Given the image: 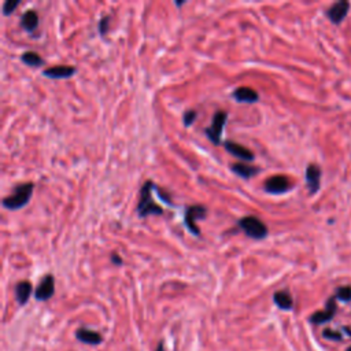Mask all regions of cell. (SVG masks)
Here are the masks:
<instances>
[{
    "instance_id": "cell-1",
    "label": "cell",
    "mask_w": 351,
    "mask_h": 351,
    "mask_svg": "<svg viewBox=\"0 0 351 351\" xmlns=\"http://www.w3.org/2000/svg\"><path fill=\"white\" fill-rule=\"evenodd\" d=\"M35 185L32 182H24V184H18L14 188L11 195L6 196L3 199V206L8 209V210H18V209H22L24 206H26L29 203L30 198H32V193H33Z\"/></svg>"
},
{
    "instance_id": "cell-2",
    "label": "cell",
    "mask_w": 351,
    "mask_h": 351,
    "mask_svg": "<svg viewBox=\"0 0 351 351\" xmlns=\"http://www.w3.org/2000/svg\"><path fill=\"white\" fill-rule=\"evenodd\" d=\"M155 188V184L152 181H147L140 191V200L137 205V214L140 218H146L148 216H161L164 214V209L158 206L151 196V189Z\"/></svg>"
},
{
    "instance_id": "cell-3",
    "label": "cell",
    "mask_w": 351,
    "mask_h": 351,
    "mask_svg": "<svg viewBox=\"0 0 351 351\" xmlns=\"http://www.w3.org/2000/svg\"><path fill=\"white\" fill-rule=\"evenodd\" d=\"M237 224H239L240 228L243 229V232H244L248 237H251V239L261 240L263 239V237H266V234H268L266 225H265L259 218H257V217H243V218H240Z\"/></svg>"
},
{
    "instance_id": "cell-4",
    "label": "cell",
    "mask_w": 351,
    "mask_h": 351,
    "mask_svg": "<svg viewBox=\"0 0 351 351\" xmlns=\"http://www.w3.org/2000/svg\"><path fill=\"white\" fill-rule=\"evenodd\" d=\"M227 118H228V114L225 112H217L213 117V122L209 128L205 129L206 136L210 139V141L213 144L218 146L221 143V135H223L224 126L227 123Z\"/></svg>"
},
{
    "instance_id": "cell-5",
    "label": "cell",
    "mask_w": 351,
    "mask_h": 351,
    "mask_svg": "<svg viewBox=\"0 0 351 351\" xmlns=\"http://www.w3.org/2000/svg\"><path fill=\"white\" fill-rule=\"evenodd\" d=\"M207 216V211H206L205 206L202 205H195V206H189L187 210H185V225L187 228L191 231V234H193L195 236H199V228L195 225V221L196 220H203Z\"/></svg>"
},
{
    "instance_id": "cell-6",
    "label": "cell",
    "mask_w": 351,
    "mask_h": 351,
    "mask_svg": "<svg viewBox=\"0 0 351 351\" xmlns=\"http://www.w3.org/2000/svg\"><path fill=\"white\" fill-rule=\"evenodd\" d=\"M263 188L268 193H273V195H279V193L287 192L288 189L291 188V181L287 176L284 175H276L269 177L265 184Z\"/></svg>"
},
{
    "instance_id": "cell-7",
    "label": "cell",
    "mask_w": 351,
    "mask_h": 351,
    "mask_svg": "<svg viewBox=\"0 0 351 351\" xmlns=\"http://www.w3.org/2000/svg\"><path fill=\"white\" fill-rule=\"evenodd\" d=\"M54 292H55V281L53 276L47 275L36 288L35 298L37 300H48L53 296Z\"/></svg>"
},
{
    "instance_id": "cell-8",
    "label": "cell",
    "mask_w": 351,
    "mask_h": 351,
    "mask_svg": "<svg viewBox=\"0 0 351 351\" xmlns=\"http://www.w3.org/2000/svg\"><path fill=\"white\" fill-rule=\"evenodd\" d=\"M335 311H336V302H335V296H332V298L328 299L325 309L314 313V314L310 317V321L313 322V324H317V325L331 321V320L334 318Z\"/></svg>"
},
{
    "instance_id": "cell-9",
    "label": "cell",
    "mask_w": 351,
    "mask_h": 351,
    "mask_svg": "<svg viewBox=\"0 0 351 351\" xmlns=\"http://www.w3.org/2000/svg\"><path fill=\"white\" fill-rule=\"evenodd\" d=\"M349 8H350V3L346 1V0H342V1L335 3L334 6L329 7V10L327 11V15L334 24H340L346 18V15H347Z\"/></svg>"
},
{
    "instance_id": "cell-10",
    "label": "cell",
    "mask_w": 351,
    "mask_h": 351,
    "mask_svg": "<svg viewBox=\"0 0 351 351\" xmlns=\"http://www.w3.org/2000/svg\"><path fill=\"white\" fill-rule=\"evenodd\" d=\"M76 73L74 66H66V64H58L44 69L43 74L50 78H69Z\"/></svg>"
},
{
    "instance_id": "cell-11",
    "label": "cell",
    "mask_w": 351,
    "mask_h": 351,
    "mask_svg": "<svg viewBox=\"0 0 351 351\" xmlns=\"http://www.w3.org/2000/svg\"><path fill=\"white\" fill-rule=\"evenodd\" d=\"M320 180H321V169L317 165L311 164L306 169V181L310 193H316L320 188Z\"/></svg>"
},
{
    "instance_id": "cell-12",
    "label": "cell",
    "mask_w": 351,
    "mask_h": 351,
    "mask_svg": "<svg viewBox=\"0 0 351 351\" xmlns=\"http://www.w3.org/2000/svg\"><path fill=\"white\" fill-rule=\"evenodd\" d=\"M224 147L229 154H232L236 158H240L241 161H254V154L247 147L240 146L234 141H225Z\"/></svg>"
},
{
    "instance_id": "cell-13",
    "label": "cell",
    "mask_w": 351,
    "mask_h": 351,
    "mask_svg": "<svg viewBox=\"0 0 351 351\" xmlns=\"http://www.w3.org/2000/svg\"><path fill=\"white\" fill-rule=\"evenodd\" d=\"M234 99L237 102H241V103H255L258 100V92L254 91L252 88L250 87H239L236 88L232 94Z\"/></svg>"
},
{
    "instance_id": "cell-14",
    "label": "cell",
    "mask_w": 351,
    "mask_h": 351,
    "mask_svg": "<svg viewBox=\"0 0 351 351\" xmlns=\"http://www.w3.org/2000/svg\"><path fill=\"white\" fill-rule=\"evenodd\" d=\"M76 338L82 343H87V345H92V346H98L99 343H102V335L95 332V331H91V329H87V328H80L77 329L76 332Z\"/></svg>"
},
{
    "instance_id": "cell-15",
    "label": "cell",
    "mask_w": 351,
    "mask_h": 351,
    "mask_svg": "<svg viewBox=\"0 0 351 351\" xmlns=\"http://www.w3.org/2000/svg\"><path fill=\"white\" fill-rule=\"evenodd\" d=\"M21 25L26 32H35L39 26V14L36 10H26L21 17Z\"/></svg>"
},
{
    "instance_id": "cell-16",
    "label": "cell",
    "mask_w": 351,
    "mask_h": 351,
    "mask_svg": "<svg viewBox=\"0 0 351 351\" xmlns=\"http://www.w3.org/2000/svg\"><path fill=\"white\" fill-rule=\"evenodd\" d=\"M231 170L234 172V173H236L237 176H240V177H243V178H251V177H254L255 175H258L259 173V168H255V166H251V165H246V164H234L232 166H231Z\"/></svg>"
},
{
    "instance_id": "cell-17",
    "label": "cell",
    "mask_w": 351,
    "mask_h": 351,
    "mask_svg": "<svg viewBox=\"0 0 351 351\" xmlns=\"http://www.w3.org/2000/svg\"><path fill=\"white\" fill-rule=\"evenodd\" d=\"M32 295V284L29 281H19L15 287V296L19 304H25Z\"/></svg>"
},
{
    "instance_id": "cell-18",
    "label": "cell",
    "mask_w": 351,
    "mask_h": 351,
    "mask_svg": "<svg viewBox=\"0 0 351 351\" xmlns=\"http://www.w3.org/2000/svg\"><path fill=\"white\" fill-rule=\"evenodd\" d=\"M273 300L275 303L280 307L281 310H291L293 306V300L291 293L288 291H277L273 295Z\"/></svg>"
},
{
    "instance_id": "cell-19",
    "label": "cell",
    "mask_w": 351,
    "mask_h": 351,
    "mask_svg": "<svg viewBox=\"0 0 351 351\" xmlns=\"http://www.w3.org/2000/svg\"><path fill=\"white\" fill-rule=\"evenodd\" d=\"M21 60L24 62L25 64L28 66H32V67H39V66H43L44 64V59L41 58L40 55L35 51H26L21 55Z\"/></svg>"
},
{
    "instance_id": "cell-20",
    "label": "cell",
    "mask_w": 351,
    "mask_h": 351,
    "mask_svg": "<svg viewBox=\"0 0 351 351\" xmlns=\"http://www.w3.org/2000/svg\"><path fill=\"white\" fill-rule=\"evenodd\" d=\"M336 298L343 300V302H350L351 300V287H340L336 291Z\"/></svg>"
},
{
    "instance_id": "cell-21",
    "label": "cell",
    "mask_w": 351,
    "mask_h": 351,
    "mask_svg": "<svg viewBox=\"0 0 351 351\" xmlns=\"http://www.w3.org/2000/svg\"><path fill=\"white\" fill-rule=\"evenodd\" d=\"M19 6V0H7L3 4V14L4 15H10L15 11V8Z\"/></svg>"
},
{
    "instance_id": "cell-22",
    "label": "cell",
    "mask_w": 351,
    "mask_h": 351,
    "mask_svg": "<svg viewBox=\"0 0 351 351\" xmlns=\"http://www.w3.org/2000/svg\"><path fill=\"white\" fill-rule=\"evenodd\" d=\"M322 336L325 338V339H329V340H336V342H339V340L343 339V336L339 334V332H336V331H332V329H324V332H322Z\"/></svg>"
},
{
    "instance_id": "cell-23",
    "label": "cell",
    "mask_w": 351,
    "mask_h": 351,
    "mask_svg": "<svg viewBox=\"0 0 351 351\" xmlns=\"http://www.w3.org/2000/svg\"><path fill=\"white\" fill-rule=\"evenodd\" d=\"M196 116H198V113L193 112V110H189V112L184 113V116H182V119H184V125L185 126H191L193 123V121H195V118H196Z\"/></svg>"
},
{
    "instance_id": "cell-24",
    "label": "cell",
    "mask_w": 351,
    "mask_h": 351,
    "mask_svg": "<svg viewBox=\"0 0 351 351\" xmlns=\"http://www.w3.org/2000/svg\"><path fill=\"white\" fill-rule=\"evenodd\" d=\"M110 19H109V17H103V18H100V21H99V32H100V35H103L105 36L106 33H107V30H109V22Z\"/></svg>"
},
{
    "instance_id": "cell-25",
    "label": "cell",
    "mask_w": 351,
    "mask_h": 351,
    "mask_svg": "<svg viewBox=\"0 0 351 351\" xmlns=\"http://www.w3.org/2000/svg\"><path fill=\"white\" fill-rule=\"evenodd\" d=\"M112 262L114 263V265H117V266H119V265H122V258L119 257L118 254H116V252H113L112 254Z\"/></svg>"
},
{
    "instance_id": "cell-26",
    "label": "cell",
    "mask_w": 351,
    "mask_h": 351,
    "mask_svg": "<svg viewBox=\"0 0 351 351\" xmlns=\"http://www.w3.org/2000/svg\"><path fill=\"white\" fill-rule=\"evenodd\" d=\"M157 351H165V346L164 343H159L158 347H157Z\"/></svg>"
},
{
    "instance_id": "cell-27",
    "label": "cell",
    "mask_w": 351,
    "mask_h": 351,
    "mask_svg": "<svg viewBox=\"0 0 351 351\" xmlns=\"http://www.w3.org/2000/svg\"><path fill=\"white\" fill-rule=\"evenodd\" d=\"M347 351H351V346H350V347H349V349H347Z\"/></svg>"
}]
</instances>
